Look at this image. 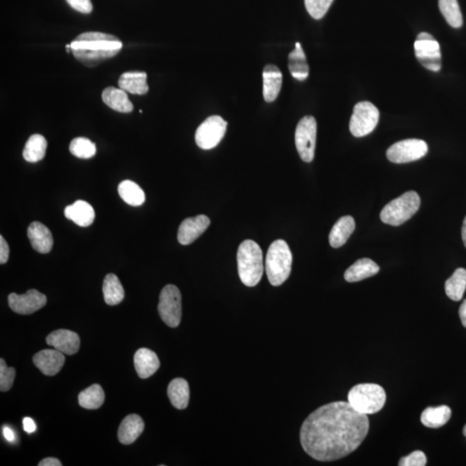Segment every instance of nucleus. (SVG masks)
<instances>
[{
	"instance_id": "obj_1",
	"label": "nucleus",
	"mask_w": 466,
	"mask_h": 466,
	"mask_svg": "<svg viewBox=\"0 0 466 466\" xmlns=\"http://www.w3.org/2000/svg\"><path fill=\"white\" fill-rule=\"evenodd\" d=\"M367 415L356 411L348 401L324 405L305 419L301 444L315 460H339L358 449L367 436Z\"/></svg>"
},
{
	"instance_id": "obj_29",
	"label": "nucleus",
	"mask_w": 466,
	"mask_h": 466,
	"mask_svg": "<svg viewBox=\"0 0 466 466\" xmlns=\"http://www.w3.org/2000/svg\"><path fill=\"white\" fill-rule=\"evenodd\" d=\"M102 290L106 303L108 305L115 306L124 300V288L115 274H108L106 276Z\"/></svg>"
},
{
	"instance_id": "obj_5",
	"label": "nucleus",
	"mask_w": 466,
	"mask_h": 466,
	"mask_svg": "<svg viewBox=\"0 0 466 466\" xmlns=\"http://www.w3.org/2000/svg\"><path fill=\"white\" fill-rule=\"evenodd\" d=\"M348 403L356 411L373 415L382 410L386 403V393L383 387L375 383H361L348 393Z\"/></svg>"
},
{
	"instance_id": "obj_46",
	"label": "nucleus",
	"mask_w": 466,
	"mask_h": 466,
	"mask_svg": "<svg viewBox=\"0 0 466 466\" xmlns=\"http://www.w3.org/2000/svg\"><path fill=\"white\" fill-rule=\"evenodd\" d=\"M463 433H464V435L466 437V424H465V428L463 429Z\"/></svg>"
},
{
	"instance_id": "obj_42",
	"label": "nucleus",
	"mask_w": 466,
	"mask_h": 466,
	"mask_svg": "<svg viewBox=\"0 0 466 466\" xmlns=\"http://www.w3.org/2000/svg\"><path fill=\"white\" fill-rule=\"evenodd\" d=\"M39 466H62L60 460L56 458H47L42 460L40 463L38 464Z\"/></svg>"
},
{
	"instance_id": "obj_23",
	"label": "nucleus",
	"mask_w": 466,
	"mask_h": 466,
	"mask_svg": "<svg viewBox=\"0 0 466 466\" xmlns=\"http://www.w3.org/2000/svg\"><path fill=\"white\" fill-rule=\"evenodd\" d=\"M105 104L115 111L129 113L133 111V103L130 101L126 91L115 87H108L102 92Z\"/></svg>"
},
{
	"instance_id": "obj_4",
	"label": "nucleus",
	"mask_w": 466,
	"mask_h": 466,
	"mask_svg": "<svg viewBox=\"0 0 466 466\" xmlns=\"http://www.w3.org/2000/svg\"><path fill=\"white\" fill-rule=\"evenodd\" d=\"M293 257L285 241H274L266 255L265 270L269 282L273 286H280L289 278Z\"/></svg>"
},
{
	"instance_id": "obj_37",
	"label": "nucleus",
	"mask_w": 466,
	"mask_h": 466,
	"mask_svg": "<svg viewBox=\"0 0 466 466\" xmlns=\"http://www.w3.org/2000/svg\"><path fill=\"white\" fill-rule=\"evenodd\" d=\"M15 376V369L7 367L6 361L3 358L0 359V390L2 392L12 389Z\"/></svg>"
},
{
	"instance_id": "obj_18",
	"label": "nucleus",
	"mask_w": 466,
	"mask_h": 466,
	"mask_svg": "<svg viewBox=\"0 0 466 466\" xmlns=\"http://www.w3.org/2000/svg\"><path fill=\"white\" fill-rule=\"evenodd\" d=\"M134 365L138 376L142 379H146L158 372L160 361L156 352L148 348H141L134 355Z\"/></svg>"
},
{
	"instance_id": "obj_14",
	"label": "nucleus",
	"mask_w": 466,
	"mask_h": 466,
	"mask_svg": "<svg viewBox=\"0 0 466 466\" xmlns=\"http://www.w3.org/2000/svg\"><path fill=\"white\" fill-rule=\"evenodd\" d=\"M210 223L208 217L203 215L184 219L178 229V241L183 245L194 243L208 228Z\"/></svg>"
},
{
	"instance_id": "obj_45",
	"label": "nucleus",
	"mask_w": 466,
	"mask_h": 466,
	"mask_svg": "<svg viewBox=\"0 0 466 466\" xmlns=\"http://www.w3.org/2000/svg\"><path fill=\"white\" fill-rule=\"evenodd\" d=\"M462 240H463L464 244L466 248V216L464 219L463 226H462Z\"/></svg>"
},
{
	"instance_id": "obj_27",
	"label": "nucleus",
	"mask_w": 466,
	"mask_h": 466,
	"mask_svg": "<svg viewBox=\"0 0 466 466\" xmlns=\"http://www.w3.org/2000/svg\"><path fill=\"white\" fill-rule=\"evenodd\" d=\"M289 69L291 76L297 81H305L309 76V67L306 55L300 42L295 44V48L289 56Z\"/></svg>"
},
{
	"instance_id": "obj_22",
	"label": "nucleus",
	"mask_w": 466,
	"mask_h": 466,
	"mask_svg": "<svg viewBox=\"0 0 466 466\" xmlns=\"http://www.w3.org/2000/svg\"><path fill=\"white\" fill-rule=\"evenodd\" d=\"M379 270V266L372 259L362 258L356 261L347 269L344 277L348 283L360 282L362 280L376 275Z\"/></svg>"
},
{
	"instance_id": "obj_25",
	"label": "nucleus",
	"mask_w": 466,
	"mask_h": 466,
	"mask_svg": "<svg viewBox=\"0 0 466 466\" xmlns=\"http://www.w3.org/2000/svg\"><path fill=\"white\" fill-rule=\"evenodd\" d=\"M119 87L131 94L144 95L147 94V74L145 72H126L119 77Z\"/></svg>"
},
{
	"instance_id": "obj_13",
	"label": "nucleus",
	"mask_w": 466,
	"mask_h": 466,
	"mask_svg": "<svg viewBox=\"0 0 466 466\" xmlns=\"http://www.w3.org/2000/svg\"><path fill=\"white\" fill-rule=\"evenodd\" d=\"M9 307L19 315H28L44 308L47 297L37 290H30L24 294L12 293L8 297Z\"/></svg>"
},
{
	"instance_id": "obj_24",
	"label": "nucleus",
	"mask_w": 466,
	"mask_h": 466,
	"mask_svg": "<svg viewBox=\"0 0 466 466\" xmlns=\"http://www.w3.org/2000/svg\"><path fill=\"white\" fill-rule=\"evenodd\" d=\"M354 219L351 216L341 217L329 234V243L333 248L343 247L355 230Z\"/></svg>"
},
{
	"instance_id": "obj_32",
	"label": "nucleus",
	"mask_w": 466,
	"mask_h": 466,
	"mask_svg": "<svg viewBox=\"0 0 466 466\" xmlns=\"http://www.w3.org/2000/svg\"><path fill=\"white\" fill-rule=\"evenodd\" d=\"M119 194L121 199L128 205L140 206L145 201L144 192L134 181L129 180L123 181L119 185Z\"/></svg>"
},
{
	"instance_id": "obj_41",
	"label": "nucleus",
	"mask_w": 466,
	"mask_h": 466,
	"mask_svg": "<svg viewBox=\"0 0 466 466\" xmlns=\"http://www.w3.org/2000/svg\"><path fill=\"white\" fill-rule=\"evenodd\" d=\"M24 429L28 433H32L35 431L37 429V426H35L33 419L29 417L24 419L23 421Z\"/></svg>"
},
{
	"instance_id": "obj_6",
	"label": "nucleus",
	"mask_w": 466,
	"mask_h": 466,
	"mask_svg": "<svg viewBox=\"0 0 466 466\" xmlns=\"http://www.w3.org/2000/svg\"><path fill=\"white\" fill-rule=\"evenodd\" d=\"M421 206V199L415 191H408L387 204L380 218L387 225L398 226L410 219Z\"/></svg>"
},
{
	"instance_id": "obj_43",
	"label": "nucleus",
	"mask_w": 466,
	"mask_h": 466,
	"mask_svg": "<svg viewBox=\"0 0 466 466\" xmlns=\"http://www.w3.org/2000/svg\"><path fill=\"white\" fill-rule=\"evenodd\" d=\"M460 317L461 319L462 325H463L466 328V300L463 301V303L461 304L460 308Z\"/></svg>"
},
{
	"instance_id": "obj_31",
	"label": "nucleus",
	"mask_w": 466,
	"mask_h": 466,
	"mask_svg": "<svg viewBox=\"0 0 466 466\" xmlns=\"http://www.w3.org/2000/svg\"><path fill=\"white\" fill-rule=\"evenodd\" d=\"M466 289V269L458 268L453 276L447 280L444 290L448 297L454 301H460Z\"/></svg>"
},
{
	"instance_id": "obj_17",
	"label": "nucleus",
	"mask_w": 466,
	"mask_h": 466,
	"mask_svg": "<svg viewBox=\"0 0 466 466\" xmlns=\"http://www.w3.org/2000/svg\"><path fill=\"white\" fill-rule=\"evenodd\" d=\"M28 238L31 247L41 254L49 253L51 251L54 240L51 231L42 223H31L27 230Z\"/></svg>"
},
{
	"instance_id": "obj_15",
	"label": "nucleus",
	"mask_w": 466,
	"mask_h": 466,
	"mask_svg": "<svg viewBox=\"0 0 466 466\" xmlns=\"http://www.w3.org/2000/svg\"><path fill=\"white\" fill-rule=\"evenodd\" d=\"M46 342L48 346L66 355L76 354L81 346L79 335L72 331L66 329L56 330L49 334Z\"/></svg>"
},
{
	"instance_id": "obj_20",
	"label": "nucleus",
	"mask_w": 466,
	"mask_h": 466,
	"mask_svg": "<svg viewBox=\"0 0 466 466\" xmlns=\"http://www.w3.org/2000/svg\"><path fill=\"white\" fill-rule=\"evenodd\" d=\"M144 429V422L143 419L138 415H130L126 416L121 422L117 437H119L120 443L124 444H133L142 435Z\"/></svg>"
},
{
	"instance_id": "obj_33",
	"label": "nucleus",
	"mask_w": 466,
	"mask_h": 466,
	"mask_svg": "<svg viewBox=\"0 0 466 466\" xmlns=\"http://www.w3.org/2000/svg\"><path fill=\"white\" fill-rule=\"evenodd\" d=\"M81 407L87 409H98L105 401V392L99 384H94L88 389L81 391L78 396Z\"/></svg>"
},
{
	"instance_id": "obj_8",
	"label": "nucleus",
	"mask_w": 466,
	"mask_h": 466,
	"mask_svg": "<svg viewBox=\"0 0 466 466\" xmlns=\"http://www.w3.org/2000/svg\"><path fill=\"white\" fill-rule=\"evenodd\" d=\"M317 122L313 116H305L299 121L295 130V145L302 161L311 163L315 158Z\"/></svg>"
},
{
	"instance_id": "obj_38",
	"label": "nucleus",
	"mask_w": 466,
	"mask_h": 466,
	"mask_svg": "<svg viewBox=\"0 0 466 466\" xmlns=\"http://www.w3.org/2000/svg\"><path fill=\"white\" fill-rule=\"evenodd\" d=\"M426 457L422 451H415L412 453L401 458L399 461L400 466H424L426 465Z\"/></svg>"
},
{
	"instance_id": "obj_11",
	"label": "nucleus",
	"mask_w": 466,
	"mask_h": 466,
	"mask_svg": "<svg viewBox=\"0 0 466 466\" xmlns=\"http://www.w3.org/2000/svg\"><path fill=\"white\" fill-rule=\"evenodd\" d=\"M428 152V146L421 140H406L391 145L386 152L387 158L393 163L417 161Z\"/></svg>"
},
{
	"instance_id": "obj_10",
	"label": "nucleus",
	"mask_w": 466,
	"mask_h": 466,
	"mask_svg": "<svg viewBox=\"0 0 466 466\" xmlns=\"http://www.w3.org/2000/svg\"><path fill=\"white\" fill-rule=\"evenodd\" d=\"M415 53L418 62L433 72L441 69V52L439 42L431 34L422 32L415 42Z\"/></svg>"
},
{
	"instance_id": "obj_40",
	"label": "nucleus",
	"mask_w": 466,
	"mask_h": 466,
	"mask_svg": "<svg viewBox=\"0 0 466 466\" xmlns=\"http://www.w3.org/2000/svg\"><path fill=\"white\" fill-rule=\"evenodd\" d=\"M10 249L3 236L0 237V263L5 265L8 261Z\"/></svg>"
},
{
	"instance_id": "obj_36",
	"label": "nucleus",
	"mask_w": 466,
	"mask_h": 466,
	"mask_svg": "<svg viewBox=\"0 0 466 466\" xmlns=\"http://www.w3.org/2000/svg\"><path fill=\"white\" fill-rule=\"evenodd\" d=\"M306 9L313 19H321L332 6L333 0H304Z\"/></svg>"
},
{
	"instance_id": "obj_28",
	"label": "nucleus",
	"mask_w": 466,
	"mask_h": 466,
	"mask_svg": "<svg viewBox=\"0 0 466 466\" xmlns=\"http://www.w3.org/2000/svg\"><path fill=\"white\" fill-rule=\"evenodd\" d=\"M451 410L449 407H429L422 412L421 422L429 428H440L446 425L451 418Z\"/></svg>"
},
{
	"instance_id": "obj_9",
	"label": "nucleus",
	"mask_w": 466,
	"mask_h": 466,
	"mask_svg": "<svg viewBox=\"0 0 466 466\" xmlns=\"http://www.w3.org/2000/svg\"><path fill=\"white\" fill-rule=\"evenodd\" d=\"M158 313L162 321L169 327H177L181 321L183 307L179 289L172 284L165 286L159 297Z\"/></svg>"
},
{
	"instance_id": "obj_34",
	"label": "nucleus",
	"mask_w": 466,
	"mask_h": 466,
	"mask_svg": "<svg viewBox=\"0 0 466 466\" xmlns=\"http://www.w3.org/2000/svg\"><path fill=\"white\" fill-rule=\"evenodd\" d=\"M439 7L450 26L458 29L463 26V17L458 0H439Z\"/></svg>"
},
{
	"instance_id": "obj_2",
	"label": "nucleus",
	"mask_w": 466,
	"mask_h": 466,
	"mask_svg": "<svg viewBox=\"0 0 466 466\" xmlns=\"http://www.w3.org/2000/svg\"><path fill=\"white\" fill-rule=\"evenodd\" d=\"M122 47V42L115 35L95 31L85 32L71 42L74 58L88 67L113 58Z\"/></svg>"
},
{
	"instance_id": "obj_44",
	"label": "nucleus",
	"mask_w": 466,
	"mask_h": 466,
	"mask_svg": "<svg viewBox=\"0 0 466 466\" xmlns=\"http://www.w3.org/2000/svg\"><path fill=\"white\" fill-rule=\"evenodd\" d=\"M3 433L6 439L10 441V442H13V441L15 440V435H14L13 430L7 428V426H5V428H3Z\"/></svg>"
},
{
	"instance_id": "obj_26",
	"label": "nucleus",
	"mask_w": 466,
	"mask_h": 466,
	"mask_svg": "<svg viewBox=\"0 0 466 466\" xmlns=\"http://www.w3.org/2000/svg\"><path fill=\"white\" fill-rule=\"evenodd\" d=\"M168 397L170 403L177 409H185L190 403V385L183 378H175L169 383Z\"/></svg>"
},
{
	"instance_id": "obj_35",
	"label": "nucleus",
	"mask_w": 466,
	"mask_h": 466,
	"mask_svg": "<svg viewBox=\"0 0 466 466\" xmlns=\"http://www.w3.org/2000/svg\"><path fill=\"white\" fill-rule=\"evenodd\" d=\"M71 154L78 158L89 159L96 154V146L86 138H76L69 145Z\"/></svg>"
},
{
	"instance_id": "obj_21",
	"label": "nucleus",
	"mask_w": 466,
	"mask_h": 466,
	"mask_svg": "<svg viewBox=\"0 0 466 466\" xmlns=\"http://www.w3.org/2000/svg\"><path fill=\"white\" fill-rule=\"evenodd\" d=\"M66 218L72 220L76 225L87 227L94 222L95 213L92 206L87 201H77L67 206L64 211Z\"/></svg>"
},
{
	"instance_id": "obj_7",
	"label": "nucleus",
	"mask_w": 466,
	"mask_h": 466,
	"mask_svg": "<svg viewBox=\"0 0 466 466\" xmlns=\"http://www.w3.org/2000/svg\"><path fill=\"white\" fill-rule=\"evenodd\" d=\"M380 117L378 109L369 101L358 102L354 106L350 120V131L356 138L367 136L378 126Z\"/></svg>"
},
{
	"instance_id": "obj_39",
	"label": "nucleus",
	"mask_w": 466,
	"mask_h": 466,
	"mask_svg": "<svg viewBox=\"0 0 466 466\" xmlns=\"http://www.w3.org/2000/svg\"><path fill=\"white\" fill-rule=\"evenodd\" d=\"M73 9L81 13H90L92 10L91 0H66Z\"/></svg>"
},
{
	"instance_id": "obj_12",
	"label": "nucleus",
	"mask_w": 466,
	"mask_h": 466,
	"mask_svg": "<svg viewBox=\"0 0 466 466\" xmlns=\"http://www.w3.org/2000/svg\"><path fill=\"white\" fill-rule=\"evenodd\" d=\"M227 122L220 116L208 117L195 133V142L202 149H211L223 140L226 133Z\"/></svg>"
},
{
	"instance_id": "obj_19",
	"label": "nucleus",
	"mask_w": 466,
	"mask_h": 466,
	"mask_svg": "<svg viewBox=\"0 0 466 466\" xmlns=\"http://www.w3.org/2000/svg\"><path fill=\"white\" fill-rule=\"evenodd\" d=\"M263 98L266 102L275 101L282 88L283 74L275 65H267L263 72Z\"/></svg>"
},
{
	"instance_id": "obj_16",
	"label": "nucleus",
	"mask_w": 466,
	"mask_h": 466,
	"mask_svg": "<svg viewBox=\"0 0 466 466\" xmlns=\"http://www.w3.org/2000/svg\"><path fill=\"white\" fill-rule=\"evenodd\" d=\"M33 363L35 367L40 369L45 376H55L59 373L65 364V356L58 350H42L34 355Z\"/></svg>"
},
{
	"instance_id": "obj_30",
	"label": "nucleus",
	"mask_w": 466,
	"mask_h": 466,
	"mask_svg": "<svg viewBox=\"0 0 466 466\" xmlns=\"http://www.w3.org/2000/svg\"><path fill=\"white\" fill-rule=\"evenodd\" d=\"M47 140L40 134H34L24 146L23 156L26 161L38 163L44 159L47 149Z\"/></svg>"
},
{
	"instance_id": "obj_3",
	"label": "nucleus",
	"mask_w": 466,
	"mask_h": 466,
	"mask_svg": "<svg viewBox=\"0 0 466 466\" xmlns=\"http://www.w3.org/2000/svg\"><path fill=\"white\" fill-rule=\"evenodd\" d=\"M238 270L241 282L247 287H255L263 273V251L253 240H244L238 247Z\"/></svg>"
}]
</instances>
